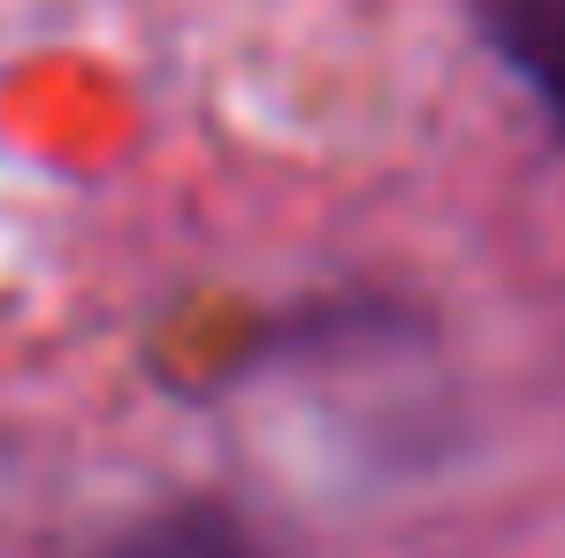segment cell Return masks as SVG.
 <instances>
[{"instance_id": "1", "label": "cell", "mask_w": 565, "mask_h": 558, "mask_svg": "<svg viewBox=\"0 0 565 558\" xmlns=\"http://www.w3.org/2000/svg\"><path fill=\"white\" fill-rule=\"evenodd\" d=\"M481 39L565 138V0H481Z\"/></svg>"}, {"instance_id": "2", "label": "cell", "mask_w": 565, "mask_h": 558, "mask_svg": "<svg viewBox=\"0 0 565 558\" xmlns=\"http://www.w3.org/2000/svg\"><path fill=\"white\" fill-rule=\"evenodd\" d=\"M93 558H268V544L222 505H169V513L107 536Z\"/></svg>"}]
</instances>
